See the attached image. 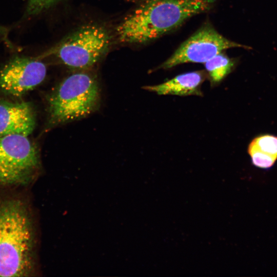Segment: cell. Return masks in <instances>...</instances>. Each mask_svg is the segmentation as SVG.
I'll use <instances>...</instances> for the list:
<instances>
[{"instance_id": "cell-12", "label": "cell", "mask_w": 277, "mask_h": 277, "mask_svg": "<svg viewBox=\"0 0 277 277\" xmlns=\"http://www.w3.org/2000/svg\"><path fill=\"white\" fill-rule=\"evenodd\" d=\"M52 1H53V2H55V1H57V0H51Z\"/></svg>"}, {"instance_id": "cell-6", "label": "cell", "mask_w": 277, "mask_h": 277, "mask_svg": "<svg viewBox=\"0 0 277 277\" xmlns=\"http://www.w3.org/2000/svg\"><path fill=\"white\" fill-rule=\"evenodd\" d=\"M233 48H250L228 39L209 24H205L184 41L158 68L167 69L187 63H205L222 51Z\"/></svg>"}, {"instance_id": "cell-7", "label": "cell", "mask_w": 277, "mask_h": 277, "mask_svg": "<svg viewBox=\"0 0 277 277\" xmlns=\"http://www.w3.org/2000/svg\"><path fill=\"white\" fill-rule=\"evenodd\" d=\"M47 73L43 62L17 57L0 70V92L18 97L32 90L44 80Z\"/></svg>"}, {"instance_id": "cell-8", "label": "cell", "mask_w": 277, "mask_h": 277, "mask_svg": "<svg viewBox=\"0 0 277 277\" xmlns=\"http://www.w3.org/2000/svg\"><path fill=\"white\" fill-rule=\"evenodd\" d=\"M35 124V113L29 103L0 100V135L28 136Z\"/></svg>"}, {"instance_id": "cell-10", "label": "cell", "mask_w": 277, "mask_h": 277, "mask_svg": "<svg viewBox=\"0 0 277 277\" xmlns=\"http://www.w3.org/2000/svg\"><path fill=\"white\" fill-rule=\"evenodd\" d=\"M248 152L253 165L270 168L277 159V136L266 134L255 137L250 143Z\"/></svg>"}, {"instance_id": "cell-3", "label": "cell", "mask_w": 277, "mask_h": 277, "mask_svg": "<svg viewBox=\"0 0 277 277\" xmlns=\"http://www.w3.org/2000/svg\"><path fill=\"white\" fill-rule=\"evenodd\" d=\"M101 98L95 76L82 72L69 75L48 96L47 128L89 115L99 108Z\"/></svg>"}, {"instance_id": "cell-11", "label": "cell", "mask_w": 277, "mask_h": 277, "mask_svg": "<svg viewBox=\"0 0 277 277\" xmlns=\"http://www.w3.org/2000/svg\"><path fill=\"white\" fill-rule=\"evenodd\" d=\"M204 64L207 75L213 86L220 83L232 71L234 65L233 60L222 52Z\"/></svg>"}, {"instance_id": "cell-1", "label": "cell", "mask_w": 277, "mask_h": 277, "mask_svg": "<svg viewBox=\"0 0 277 277\" xmlns=\"http://www.w3.org/2000/svg\"><path fill=\"white\" fill-rule=\"evenodd\" d=\"M36 240L28 204L0 197V276H29L36 267Z\"/></svg>"}, {"instance_id": "cell-4", "label": "cell", "mask_w": 277, "mask_h": 277, "mask_svg": "<svg viewBox=\"0 0 277 277\" xmlns=\"http://www.w3.org/2000/svg\"><path fill=\"white\" fill-rule=\"evenodd\" d=\"M39 151L28 136L0 135V187L29 185L41 169Z\"/></svg>"}, {"instance_id": "cell-5", "label": "cell", "mask_w": 277, "mask_h": 277, "mask_svg": "<svg viewBox=\"0 0 277 277\" xmlns=\"http://www.w3.org/2000/svg\"><path fill=\"white\" fill-rule=\"evenodd\" d=\"M109 45L107 31L96 25H87L68 36L58 47L57 56L69 68L84 70L94 66Z\"/></svg>"}, {"instance_id": "cell-2", "label": "cell", "mask_w": 277, "mask_h": 277, "mask_svg": "<svg viewBox=\"0 0 277 277\" xmlns=\"http://www.w3.org/2000/svg\"><path fill=\"white\" fill-rule=\"evenodd\" d=\"M215 0H141L116 29L120 41L144 43L176 29L188 18L209 10Z\"/></svg>"}, {"instance_id": "cell-9", "label": "cell", "mask_w": 277, "mask_h": 277, "mask_svg": "<svg viewBox=\"0 0 277 277\" xmlns=\"http://www.w3.org/2000/svg\"><path fill=\"white\" fill-rule=\"evenodd\" d=\"M207 76L203 71H191L178 75L161 84L143 88L159 95L202 96L201 85Z\"/></svg>"}]
</instances>
